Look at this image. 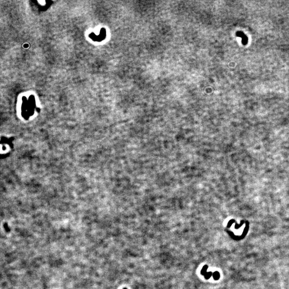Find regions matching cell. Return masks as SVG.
I'll return each mask as SVG.
<instances>
[{
	"label": "cell",
	"instance_id": "cell-1",
	"mask_svg": "<svg viewBox=\"0 0 289 289\" xmlns=\"http://www.w3.org/2000/svg\"><path fill=\"white\" fill-rule=\"evenodd\" d=\"M208 269V266L207 265H205L203 267V269L201 271V274L202 275H205L207 273V270Z\"/></svg>",
	"mask_w": 289,
	"mask_h": 289
},
{
	"label": "cell",
	"instance_id": "cell-2",
	"mask_svg": "<svg viewBox=\"0 0 289 289\" xmlns=\"http://www.w3.org/2000/svg\"><path fill=\"white\" fill-rule=\"evenodd\" d=\"M211 275H212V273L211 272H208L205 275V277L206 279H209L211 276Z\"/></svg>",
	"mask_w": 289,
	"mask_h": 289
},
{
	"label": "cell",
	"instance_id": "cell-3",
	"mask_svg": "<svg viewBox=\"0 0 289 289\" xmlns=\"http://www.w3.org/2000/svg\"><path fill=\"white\" fill-rule=\"evenodd\" d=\"M219 277H220V275L218 273V272H215L213 274V277H214L215 279H218Z\"/></svg>",
	"mask_w": 289,
	"mask_h": 289
},
{
	"label": "cell",
	"instance_id": "cell-4",
	"mask_svg": "<svg viewBox=\"0 0 289 289\" xmlns=\"http://www.w3.org/2000/svg\"></svg>",
	"mask_w": 289,
	"mask_h": 289
}]
</instances>
